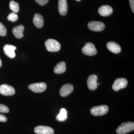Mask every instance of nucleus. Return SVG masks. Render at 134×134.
Returning a JSON list of instances; mask_svg holds the SVG:
<instances>
[{"label": "nucleus", "instance_id": "14", "mask_svg": "<svg viewBox=\"0 0 134 134\" xmlns=\"http://www.w3.org/2000/svg\"><path fill=\"white\" fill-rule=\"evenodd\" d=\"M112 8L108 5H103L98 9L99 14L103 16H107L110 15L113 13Z\"/></svg>", "mask_w": 134, "mask_h": 134}, {"label": "nucleus", "instance_id": "4", "mask_svg": "<svg viewBox=\"0 0 134 134\" xmlns=\"http://www.w3.org/2000/svg\"><path fill=\"white\" fill-rule=\"evenodd\" d=\"M82 52L85 55L92 56L96 55L97 51L93 43L88 42L82 48Z\"/></svg>", "mask_w": 134, "mask_h": 134}, {"label": "nucleus", "instance_id": "7", "mask_svg": "<svg viewBox=\"0 0 134 134\" xmlns=\"http://www.w3.org/2000/svg\"><path fill=\"white\" fill-rule=\"evenodd\" d=\"M29 88L34 92L41 93L46 90L47 85L44 82L37 83L30 85L29 86Z\"/></svg>", "mask_w": 134, "mask_h": 134}, {"label": "nucleus", "instance_id": "25", "mask_svg": "<svg viewBox=\"0 0 134 134\" xmlns=\"http://www.w3.org/2000/svg\"><path fill=\"white\" fill-rule=\"evenodd\" d=\"M7 121V119L5 115L0 114V122H5Z\"/></svg>", "mask_w": 134, "mask_h": 134}, {"label": "nucleus", "instance_id": "23", "mask_svg": "<svg viewBox=\"0 0 134 134\" xmlns=\"http://www.w3.org/2000/svg\"><path fill=\"white\" fill-rule=\"evenodd\" d=\"M9 112V109L7 107L2 104H0V112L8 113Z\"/></svg>", "mask_w": 134, "mask_h": 134}, {"label": "nucleus", "instance_id": "13", "mask_svg": "<svg viewBox=\"0 0 134 134\" xmlns=\"http://www.w3.org/2000/svg\"><path fill=\"white\" fill-rule=\"evenodd\" d=\"M106 46L108 50L114 53L118 54L121 52V49L120 46L113 41L108 42Z\"/></svg>", "mask_w": 134, "mask_h": 134}, {"label": "nucleus", "instance_id": "16", "mask_svg": "<svg viewBox=\"0 0 134 134\" xmlns=\"http://www.w3.org/2000/svg\"><path fill=\"white\" fill-rule=\"evenodd\" d=\"M24 27L23 25H20L13 28L12 32L15 37L17 38H21L24 36L23 31Z\"/></svg>", "mask_w": 134, "mask_h": 134}, {"label": "nucleus", "instance_id": "26", "mask_svg": "<svg viewBox=\"0 0 134 134\" xmlns=\"http://www.w3.org/2000/svg\"><path fill=\"white\" fill-rule=\"evenodd\" d=\"M130 5L133 13H134V0H129Z\"/></svg>", "mask_w": 134, "mask_h": 134}, {"label": "nucleus", "instance_id": "1", "mask_svg": "<svg viewBox=\"0 0 134 134\" xmlns=\"http://www.w3.org/2000/svg\"><path fill=\"white\" fill-rule=\"evenodd\" d=\"M134 129V123L133 122H123L116 129L118 134H125L133 131Z\"/></svg>", "mask_w": 134, "mask_h": 134}, {"label": "nucleus", "instance_id": "10", "mask_svg": "<svg viewBox=\"0 0 134 134\" xmlns=\"http://www.w3.org/2000/svg\"><path fill=\"white\" fill-rule=\"evenodd\" d=\"M34 132L37 134H54V130L51 127L39 126L35 127Z\"/></svg>", "mask_w": 134, "mask_h": 134}, {"label": "nucleus", "instance_id": "21", "mask_svg": "<svg viewBox=\"0 0 134 134\" xmlns=\"http://www.w3.org/2000/svg\"><path fill=\"white\" fill-rule=\"evenodd\" d=\"M18 16L16 13L12 12L10 13L7 17V19L9 21L12 22H15L18 19Z\"/></svg>", "mask_w": 134, "mask_h": 134}, {"label": "nucleus", "instance_id": "12", "mask_svg": "<svg viewBox=\"0 0 134 134\" xmlns=\"http://www.w3.org/2000/svg\"><path fill=\"white\" fill-rule=\"evenodd\" d=\"M16 48V47L14 46L7 44L4 46L3 49L4 53L8 57L13 59L15 57V51Z\"/></svg>", "mask_w": 134, "mask_h": 134}, {"label": "nucleus", "instance_id": "28", "mask_svg": "<svg viewBox=\"0 0 134 134\" xmlns=\"http://www.w3.org/2000/svg\"><path fill=\"white\" fill-rule=\"evenodd\" d=\"M76 1H80L81 0H76Z\"/></svg>", "mask_w": 134, "mask_h": 134}, {"label": "nucleus", "instance_id": "19", "mask_svg": "<svg viewBox=\"0 0 134 134\" xmlns=\"http://www.w3.org/2000/svg\"><path fill=\"white\" fill-rule=\"evenodd\" d=\"M67 111L65 108H62L60 110L59 113L56 116L57 120L59 121H64L67 119Z\"/></svg>", "mask_w": 134, "mask_h": 134}, {"label": "nucleus", "instance_id": "18", "mask_svg": "<svg viewBox=\"0 0 134 134\" xmlns=\"http://www.w3.org/2000/svg\"><path fill=\"white\" fill-rule=\"evenodd\" d=\"M66 70V63L64 62H61L54 67V72L55 74H61L65 72Z\"/></svg>", "mask_w": 134, "mask_h": 134}, {"label": "nucleus", "instance_id": "8", "mask_svg": "<svg viewBox=\"0 0 134 134\" xmlns=\"http://www.w3.org/2000/svg\"><path fill=\"white\" fill-rule=\"evenodd\" d=\"M0 93L3 96H13L15 93V90L12 86L7 84L0 85Z\"/></svg>", "mask_w": 134, "mask_h": 134}, {"label": "nucleus", "instance_id": "11", "mask_svg": "<svg viewBox=\"0 0 134 134\" xmlns=\"http://www.w3.org/2000/svg\"><path fill=\"white\" fill-rule=\"evenodd\" d=\"M73 85L70 83L65 84L63 85L60 91V94L62 97H66L72 93L74 91Z\"/></svg>", "mask_w": 134, "mask_h": 134}, {"label": "nucleus", "instance_id": "27", "mask_svg": "<svg viewBox=\"0 0 134 134\" xmlns=\"http://www.w3.org/2000/svg\"><path fill=\"white\" fill-rule=\"evenodd\" d=\"M2 65V62L1 60L0 59V67H1Z\"/></svg>", "mask_w": 134, "mask_h": 134}, {"label": "nucleus", "instance_id": "20", "mask_svg": "<svg viewBox=\"0 0 134 134\" xmlns=\"http://www.w3.org/2000/svg\"><path fill=\"white\" fill-rule=\"evenodd\" d=\"M9 8L10 9L15 13H17L19 11V4L14 1H10L9 3Z\"/></svg>", "mask_w": 134, "mask_h": 134}, {"label": "nucleus", "instance_id": "2", "mask_svg": "<svg viewBox=\"0 0 134 134\" xmlns=\"http://www.w3.org/2000/svg\"><path fill=\"white\" fill-rule=\"evenodd\" d=\"M45 45L47 50L49 52H56L61 48V45L58 41L53 39H49L46 41Z\"/></svg>", "mask_w": 134, "mask_h": 134}, {"label": "nucleus", "instance_id": "9", "mask_svg": "<svg viewBox=\"0 0 134 134\" xmlns=\"http://www.w3.org/2000/svg\"><path fill=\"white\" fill-rule=\"evenodd\" d=\"M98 77L97 75H91L87 79V86L91 90H96L98 87Z\"/></svg>", "mask_w": 134, "mask_h": 134}, {"label": "nucleus", "instance_id": "17", "mask_svg": "<svg viewBox=\"0 0 134 134\" xmlns=\"http://www.w3.org/2000/svg\"><path fill=\"white\" fill-rule=\"evenodd\" d=\"M33 21L35 26L39 29L41 28L44 24V19L40 14H35L34 17Z\"/></svg>", "mask_w": 134, "mask_h": 134}, {"label": "nucleus", "instance_id": "24", "mask_svg": "<svg viewBox=\"0 0 134 134\" xmlns=\"http://www.w3.org/2000/svg\"><path fill=\"white\" fill-rule=\"evenodd\" d=\"M35 1L39 5L41 6H43L48 2V0H35Z\"/></svg>", "mask_w": 134, "mask_h": 134}, {"label": "nucleus", "instance_id": "15", "mask_svg": "<svg viewBox=\"0 0 134 134\" xmlns=\"http://www.w3.org/2000/svg\"><path fill=\"white\" fill-rule=\"evenodd\" d=\"M68 3L66 0H59L58 9L60 15H65L68 11Z\"/></svg>", "mask_w": 134, "mask_h": 134}, {"label": "nucleus", "instance_id": "5", "mask_svg": "<svg viewBox=\"0 0 134 134\" xmlns=\"http://www.w3.org/2000/svg\"><path fill=\"white\" fill-rule=\"evenodd\" d=\"M127 84V81L125 78H118L114 82L112 88L114 90L118 91L121 89L126 88Z\"/></svg>", "mask_w": 134, "mask_h": 134}, {"label": "nucleus", "instance_id": "22", "mask_svg": "<svg viewBox=\"0 0 134 134\" xmlns=\"http://www.w3.org/2000/svg\"><path fill=\"white\" fill-rule=\"evenodd\" d=\"M7 30L4 25L0 22V36H5L7 35Z\"/></svg>", "mask_w": 134, "mask_h": 134}, {"label": "nucleus", "instance_id": "6", "mask_svg": "<svg viewBox=\"0 0 134 134\" xmlns=\"http://www.w3.org/2000/svg\"><path fill=\"white\" fill-rule=\"evenodd\" d=\"M88 26L91 30L94 31H102L105 28V25L104 23L98 21H92L89 22Z\"/></svg>", "mask_w": 134, "mask_h": 134}, {"label": "nucleus", "instance_id": "3", "mask_svg": "<svg viewBox=\"0 0 134 134\" xmlns=\"http://www.w3.org/2000/svg\"><path fill=\"white\" fill-rule=\"evenodd\" d=\"M109 108L107 105H101L93 107L91 109V113L94 116H101L108 113Z\"/></svg>", "mask_w": 134, "mask_h": 134}]
</instances>
